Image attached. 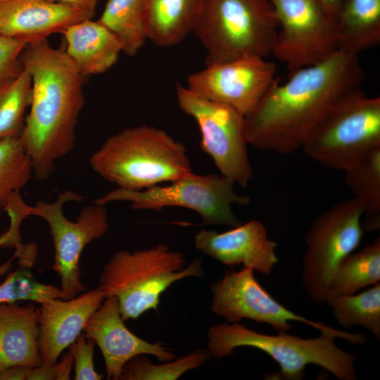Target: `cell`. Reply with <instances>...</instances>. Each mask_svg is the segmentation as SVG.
Here are the masks:
<instances>
[{"mask_svg":"<svg viewBox=\"0 0 380 380\" xmlns=\"http://www.w3.org/2000/svg\"><path fill=\"white\" fill-rule=\"evenodd\" d=\"M365 78L358 55L338 49L317 64L290 72L282 84L277 79L245 116L248 144L280 154L301 149L335 101Z\"/></svg>","mask_w":380,"mask_h":380,"instance_id":"6da1fadb","label":"cell"},{"mask_svg":"<svg viewBox=\"0 0 380 380\" xmlns=\"http://www.w3.org/2000/svg\"><path fill=\"white\" fill-rule=\"evenodd\" d=\"M20 61L31 75L30 110L20 135L35 177L44 181L55 163L75 146L77 120L84 104V77L64 48L46 39L26 46Z\"/></svg>","mask_w":380,"mask_h":380,"instance_id":"7a4b0ae2","label":"cell"},{"mask_svg":"<svg viewBox=\"0 0 380 380\" xmlns=\"http://www.w3.org/2000/svg\"><path fill=\"white\" fill-rule=\"evenodd\" d=\"M91 169L118 188L140 191L192 173L185 146L146 125L111 135L91 156Z\"/></svg>","mask_w":380,"mask_h":380,"instance_id":"3957f363","label":"cell"},{"mask_svg":"<svg viewBox=\"0 0 380 380\" xmlns=\"http://www.w3.org/2000/svg\"><path fill=\"white\" fill-rule=\"evenodd\" d=\"M186 264L182 253L163 243L133 252L120 250L104 265L97 289L105 298H117L125 321L136 319L148 310H157L161 294L173 283L204 276L202 258Z\"/></svg>","mask_w":380,"mask_h":380,"instance_id":"277c9868","label":"cell"},{"mask_svg":"<svg viewBox=\"0 0 380 380\" xmlns=\"http://www.w3.org/2000/svg\"><path fill=\"white\" fill-rule=\"evenodd\" d=\"M208 346L212 357H226L239 347L260 350L277 362L281 379L301 380L309 365L321 367L341 380H355L357 355L348 353L335 343L336 336L320 334L315 338H303L287 332L267 335L237 323L222 322L208 330Z\"/></svg>","mask_w":380,"mask_h":380,"instance_id":"5b68a950","label":"cell"},{"mask_svg":"<svg viewBox=\"0 0 380 380\" xmlns=\"http://www.w3.org/2000/svg\"><path fill=\"white\" fill-rule=\"evenodd\" d=\"M279 23L270 0H203L193 33L206 65L272 54Z\"/></svg>","mask_w":380,"mask_h":380,"instance_id":"8992f818","label":"cell"},{"mask_svg":"<svg viewBox=\"0 0 380 380\" xmlns=\"http://www.w3.org/2000/svg\"><path fill=\"white\" fill-rule=\"evenodd\" d=\"M380 146V98L360 87L343 94L305 139L301 149L317 163L345 171Z\"/></svg>","mask_w":380,"mask_h":380,"instance_id":"52a82bcc","label":"cell"},{"mask_svg":"<svg viewBox=\"0 0 380 380\" xmlns=\"http://www.w3.org/2000/svg\"><path fill=\"white\" fill-rule=\"evenodd\" d=\"M234 184L220 174L198 175L192 172L167 185H155L140 191L118 187L94 203L106 205L112 202H129L136 210L184 208L198 213L205 225L235 227L241 222L232 210L233 205H246L251 197L236 192Z\"/></svg>","mask_w":380,"mask_h":380,"instance_id":"ba28073f","label":"cell"},{"mask_svg":"<svg viewBox=\"0 0 380 380\" xmlns=\"http://www.w3.org/2000/svg\"><path fill=\"white\" fill-rule=\"evenodd\" d=\"M362 217V207L352 198L336 203L312 221L305 238L302 283L317 304L325 303L335 269L360 244L364 235Z\"/></svg>","mask_w":380,"mask_h":380,"instance_id":"9c48e42d","label":"cell"},{"mask_svg":"<svg viewBox=\"0 0 380 380\" xmlns=\"http://www.w3.org/2000/svg\"><path fill=\"white\" fill-rule=\"evenodd\" d=\"M180 109L198 124L201 150L213 160L220 174L246 187L253 176L248 154L245 116L235 108L198 96L179 84Z\"/></svg>","mask_w":380,"mask_h":380,"instance_id":"30bf717a","label":"cell"},{"mask_svg":"<svg viewBox=\"0 0 380 380\" xmlns=\"http://www.w3.org/2000/svg\"><path fill=\"white\" fill-rule=\"evenodd\" d=\"M82 199V196L68 190L59 194L54 202L39 201L28 208L29 216L44 219L50 228L55 252L53 269L60 278L64 300L86 290L81 281L80 256L87 244L102 237L108 229L106 205L93 203L85 206L75 221L65 216L64 204Z\"/></svg>","mask_w":380,"mask_h":380,"instance_id":"8fae6325","label":"cell"},{"mask_svg":"<svg viewBox=\"0 0 380 380\" xmlns=\"http://www.w3.org/2000/svg\"><path fill=\"white\" fill-rule=\"evenodd\" d=\"M211 310L229 323L243 319L270 325L277 332H289L291 322L309 325L321 334H331L352 344L364 345V334L335 329L320 322L299 315L274 298L256 280L254 270L243 267L239 272H227L220 280L210 284Z\"/></svg>","mask_w":380,"mask_h":380,"instance_id":"7c38bea8","label":"cell"},{"mask_svg":"<svg viewBox=\"0 0 380 380\" xmlns=\"http://www.w3.org/2000/svg\"><path fill=\"white\" fill-rule=\"evenodd\" d=\"M279 23L272 55L293 70L338 50L336 18L319 0H270Z\"/></svg>","mask_w":380,"mask_h":380,"instance_id":"4fadbf2b","label":"cell"},{"mask_svg":"<svg viewBox=\"0 0 380 380\" xmlns=\"http://www.w3.org/2000/svg\"><path fill=\"white\" fill-rule=\"evenodd\" d=\"M277 66L251 56L206 65L190 75L186 87L205 99L228 105L246 116L277 80Z\"/></svg>","mask_w":380,"mask_h":380,"instance_id":"5bb4252c","label":"cell"},{"mask_svg":"<svg viewBox=\"0 0 380 380\" xmlns=\"http://www.w3.org/2000/svg\"><path fill=\"white\" fill-rule=\"evenodd\" d=\"M83 331L99 347L106 365L107 379L120 380L124 365L139 355H151L158 361L176 358L160 343H150L136 336L125 324L115 297H106L86 322Z\"/></svg>","mask_w":380,"mask_h":380,"instance_id":"9a60e30c","label":"cell"},{"mask_svg":"<svg viewBox=\"0 0 380 380\" xmlns=\"http://www.w3.org/2000/svg\"><path fill=\"white\" fill-rule=\"evenodd\" d=\"M194 246L224 265L242 264L265 275L279 262L277 242L268 239L265 225L257 220L221 233L201 229L194 236Z\"/></svg>","mask_w":380,"mask_h":380,"instance_id":"2e32d148","label":"cell"},{"mask_svg":"<svg viewBox=\"0 0 380 380\" xmlns=\"http://www.w3.org/2000/svg\"><path fill=\"white\" fill-rule=\"evenodd\" d=\"M104 298L96 288L68 300L50 298L39 303L38 344L42 364L52 365L58 362Z\"/></svg>","mask_w":380,"mask_h":380,"instance_id":"e0dca14e","label":"cell"},{"mask_svg":"<svg viewBox=\"0 0 380 380\" xmlns=\"http://www.w3.org/2000/svg\"><path fill=\"white\" fill-rule=\"evenodd\" d=\"M94 13L46 0H14L0 6V34L31 44L63 34L72 25L92 18Z\"/></svg>","mask_w":380,"mask_h":380,"instance_id":"ac0fdd59","label":"cell"},{"mask_svg":"<svg viewBox=\"0 0 380 380\" xmlns=\"http://www.w3.org/2000/svg\"><path fill=\"white\" fill-rule=\"evenodd\" d=\"M39 308L0 304V372L11 366L42 364L38 344Z\"/></svg>","mask_w":380,"mask_h":380,"instance_id":"d6986e66","label":"cell"},{"mask_svg":"<svg viewBox=\"0 0 380 380\" xmlns=\"http://www.w3.org/2000/svg\"><path fill=\"white\" fill-rule=\"evenodd\" d=\"M63 34L65 51L83 77L106 72L122 52L114 34L92 18L72 25Z\"/></svg>","mask_w":380,"mask_h":380,"instance_id":"ffe728a7","label":"cell"},{"mask_svg":"<svg viewBox=\"0 0 380 380\" xmlns=\"http://www.w3.org/2000/svg\"><path fill=\"white\" fill-rule=\"evenodd\" d=\"M203 0H144V20L148 39L171 46L194 32Z\"/></svg>","mask_w":380,"mask_h":380,"instance_id":"44dd1931","label":"cell"},{"mask_svg":"<svg viewBox=\"0 0 380 380\" xmlns=\"http://www.w3.org/2000/svg\"><path fill=\"white\" fill-rule=\"evenodd\" d=\"M338 49L358 55L380 43V0H343L336 15Z\"/></svg>","mask_w":380,"mask_h":380,"instance_id":"7402d4cb","label":"cell"},{"mask_svg":"<svg viewBox=\"0 0 380 380\" xmlns=\"http://www.w3.org/2000/svg\"><path fill=\"white\" fill-rule=\"evenodd\" d=\"M379 281L380 238L378 237L372 244L351 253L340 262L329 280L327 300L355 293Z\"/></svg>","mask_w":380,"mask_h":380,"instance_id":"603a6c76","label":"cell"},{"mask_svg":"<svg viewBox=\"0 0 380 380\" xmlns=\"http://www.w3.org/2000/svg\"><path fill=\"white\" fill-rule=\"evenodd\" d=\"M346 182L363 210L364 231L380 228V146L344 171Z\"/></svg>","mask_w":380,"mask_h":380,"instance_id":"cb8c5ba5","label":"cell"},{"mask_svg":"<svg viewBox=\"0 0 380 380\" xmlns=\"http://www.w3.org/2000/svg\"><path fill=\"white\" fill-rule=\"evenodd\" d=\"M98 21L114 34L128 56L135 55L148 39L144 0H107Z\"/></svg>","mask_w":380,"mask_h":380,"instance_id":"d4e9b609","label":"cell"},{"mask_svg":"<svg viewBox=\"0 0 380 380\" xmlns=\"http://www.w3.org/2000/svg\"><path fill=\"white\" fill-rule=\"evenodd\" d=\"M325 303L343 328L362 327L380 340V283L360 293L329 298Z\"/></svg>","mask_w":380,"mask_h":380,"instance_id":"484cf974","label":"cell"},{"mask_svg":"<svg viewBox=\"0 0 380 380\" xmlns=\"http://www.w3.org/2000/svg\"><path fill=\"white\" fill-rule=\"evenodd\" d=\"M31 92V75L23 64L14 75L0 81V139L20 137Z\"/></svg>","mask_w":380,"mask_h":380,"instance_id":"4316f807","label":"cell"},{"mask_svg":"<svg viewBox=\"0 0 380 380\" xmlns=\"http://www.w3.org/2000/svg\"><path fill=\"white\" fill-rule=\"evenodd\" d=\"M210 357L208 348H203L160 365L153 364L145 355H137L124 365L121 380H175Z\"/></svg>","mask_w":380,"mask_h":380,"instance_id":"83f0119b","label":"cell"},{"mask_svg":"<svg viewBox=\"0 0 380 380\" xmlns=\"http://www.w3.org/2000/svg\"><path fill=\"white\" fill-rule=\"evenodd\" d=\"M32 174L30 158L20 137L0 139V209L13 193L27 185Z\"/></svg>","mask_w":380,"mask_h":380,"instance_id":"f1b7e54d","label":"cell"},{"mask_svg":"<svg viewBox=\"0 0 380 380\" xmlns=\"http://www.w3.org/2000/svg\"><path fill=\"white\" fill-rule=\"evenodd\" d=\"M9 274L0 284V304L30 300L37 303L50 298H62L61 288L38 281L28 267Z\"/></svg>","mask_w":380,"mask_h":380,"instance_id":"f546056e","label":"cell"},{"mask_svg":"<svg viewBox=\"0 0 380 380\" xmlns=\"http://www.w3.org/2000/svg\"><path fill=\"white\" fill-rule=\"evenodd\" d=\"M29 205L22 198L20 191L13 193L8 199L4 210L10 217V226L7 232L11 239V248H15L13 257L18 260H25L33 256L37 248L32 244H23L20 227L23 220L29 216Z\"/></svg>","mask_w":380,"mask_h":380,"instance_id":"4dcf8cb0","label":"cell"},{"mask_svg":"<svg viewBox=\"0 0 380 380\" xmlns=\"http://www.w3.org/2000/svg\"><path fill=\"white\" fill-rule=\"evenodd\" d=\"M95 342L84 334H80L70 345L73 354L75 380H100L103 375L96 372L94 364Z\"/></svg>","mask_w":380,"mask_h":380,"instance_id":"1f68e13d","label":"cell"},{"mask_svg":"<svg viewBox=\"0 0 380 380\" xmlns=\"http://www.w3.org/2000/svg\"><path fill=\"white\" fill-rule=\"evenodd\" d=\"M27 45L22 40L0 34V81L20 68V57Z\"/></svg>","mask_w":380,"mask_h":380,"instance_id":"d6a6232c","label":"cell"},{"mask_svg":"<svg viewBox=\"0 0 380 380\" xmlns=\"http://www.w3.org/2000/svg\"><path fill=\"white\" fill-rule=\"evenodd\" d=\"M73 365V354L71 346L64 353L60 362L52 365L42 364L31 367L27 380H68Z\"/></svg>","mask_w":380,"mask_h":380,"instance_id":"836d02e7","label":"cell"},{"mask_svg":"<svg viewBox=\"0 0 380 380\" xmlns=\"http://www.w3.org/2000/svg\"><path fill=\"white\" fill-rule=\"evenodd\" d=\"M31 367L11 366L0 372V380H27Z\"/></svg>","mask_w":380,"mask_h":380,"instance_id":"e575fe53","label":"cell"},{"mask_svg":"<svg viewBox=\"0 0 380 380\" xmlns=\"http://www.w3.org/2000/svg\"><path fill=\"white\" fill-rule=\"evenodd\" d=\"M71 5L75 8L95 13L98 0H46Z\"/></svg>","mask_w":380,"mask_h":380,"instance_id":"d590c367","label":"cell"},{"mask_svg":"<svg viewBox=\"0 0 380 380\" xmlns=\"http://www.w3.org/2000/svg\"><path fill=\"white\" fill-rule=\"evenodd\" d=\"M0 246L10 248V237L7 231L0 236ZM13 259L15 258L12 256L8 260L0 265V276L6 274L11 270Z\"/></svg>","mask_w":380,"mask_h":380,"instance_id":"8d00e7d4","label":"cell"},{"mask_svg":"<svg viewBox=\"0 0 380 380\" xmlns=\"http://www.w3.org/2000/svg\"><path fill=\"white\" fill-rule=\"evenodd\" d=\"M324 8L335 18L336 13L343 0H319Z\"/></svg>","mask_w":380,"mask_h":380,"instance_id":"74e56055","label":"cell"},{"mask_svg":"<svg viewBox=\"0 0 380 380\" xmlns=\"http://www.w3.org/2000/svg\"><path fill=\"white\" fill-rule=\"evenodd\" d=\"M12 1H14V0H0V6L5 4L6 3L11 2Z\"/></svg>","mask_w":380,"mask_h":380,"instance_id":"f35d334b","label":"cell"},{"mask_svg":"<svg viewBox=\"0 0 380 380\" xmlns=\"http://www.w3.org/2000/svg\"><path fill=\"white\" fill-rule=\"evenodd\" d=\"M2 81V80H1Z\"/></svg>","mask_w":380,"mask_h":380,"instance_id":"ab89813d","label":"cell"}]
</instances>
